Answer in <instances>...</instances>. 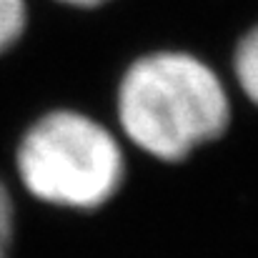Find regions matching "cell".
<instances>
[{"label": "cell", "instance_id": "7a4b0ae2", "mask_svg": "<svg viewBox=\"0 0 258 258\" xmlns=\"http://www.w3.org/2000/svg\"><path fill=\"white\" fill-rule=\"evenodd\" d=\"M18 173L45 203L98 208L120 188L125 163L118 141L103 125L73 110H55L23 136Z\"/></svg>", "mask_w": 258, "mask_h": 258}, {"label": "cell", "instance_id": "8992f818", "mask_svg": "<svg viewBox=\"0 0 258 258\" xmlns=\"http://www.w3.org/2000/svg\"><path fill=\"white\" fill-rule=\"evenodd\" d=\"M60 3L78 5V8H93V5H100V3H105V0H60Z\"/></svg>", "mask_w": 258, "mask_h": 258}, {"label": "cell", "instance_id": "277c9868", "mask_svg": "<svg viewBox=\"0 0 258 258\" xmlns=\"http://www.w3.org/2000/svg\"><path fill=\"white\" fill-rule=\"evenodd\" d=\"M25 20V0H0V53L23 35Z\"/></svg>", "mask_w": 258, "mask_h": 258}, {"label": "cell", "instance_id": "3957f363", "mask_svg": "<svg viewBox=\"0 0 258 258\" xmlns=\"http://www.w3.org/2000/svg\"><path fill=\"white\" fill-rule=\"evenodd\" d=\"M233 71L241 90L258 105V25L241 38L233 55Z\"/></svg>", "mask_w": 258, "mask_h": 258}, {"label": "cell", "instance_id": "5b68a950", "mask_svg": "<svg viewBox=\"0 0 258 258\" xmlns=\"http://www.w3.org/2000/svg\"><path fill=\"white\" fill-rule=\"evenodd\" d=\"M10 241H13V203L5 185L0 183V258H8Z\"/></svg>", "mask_w": 258, "mask_h": 258}, {"label": "cell", "instance_id": "6da1fadb", "mask_svg": "<svg viewBox=\"0 0 258 258\" xmlns=\"http://www.w3.org/2000/svg\"><path fill=\"white\" fill-rule=\"evenodd\" d=\"M118 118L138 148L161 161H180L226 131L231 103L203 60L188 53H153L123 76Z\"/></svg>", "mask_w": 258, "mask_h": 258}]
</instances>
